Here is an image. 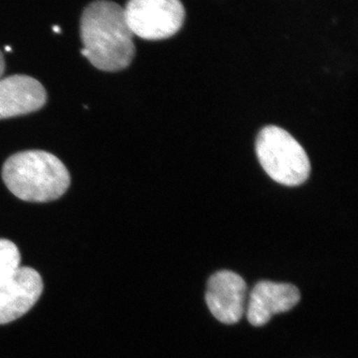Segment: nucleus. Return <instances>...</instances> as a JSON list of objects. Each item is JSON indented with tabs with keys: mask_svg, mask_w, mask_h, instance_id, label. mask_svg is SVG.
<instances>
[{
	"mask_svg": "<svg viewBox=\"0 0 358 358\" xmlns=\"http://www.w3.org/2000/svg\"><path fill=\"white\" fill-rule=\"evenodd\" d=\"M133 35L122 7L109 0H96L86 7L82 15V55L99 70L126 69L136 53Z\"/></svg>",
	"mask_w": 358,
	"mask_h": 358,
	"instance_id": "obj_1",
	"label": "nucleus"
},
{
	"mask_svg": "<svg viewBox=\"0 0 358 358\" xmlns=\"http://www.w3.org/2000/svg\"><path fill=\"white\" fill-rule=\"evenodd\" d=\"M2 179L16 197L36 203L60 199L71 183L64 164L44 150H26L9 157L2 167Z\"/></svg>",
	"mask_w": 358,
	"mask_h": 358,
	"instance_id": "obj_2",
	"label": "nucleus"
},
{
	"mask_svg": "<svg viewBox=\"0 0 358 358\" xmlns=\"http://www.w3.org/2000/svg\"><path fill=\"white\" fill-rule=\"evenodd\" d=\"M256 154L266 173L280 185H301L310 176L307 152L291 134L279 127L268 126L260 131Z\"/></svg>",
	"mask_w": 358,
	"mask_h": 358,
	"instance_id": "obj_3",
	"label": "nucleus"
},
{
	"mask_svg": "<svg viewBox=\"0 0 358 358\" xmlns=\"http://www.w3.org/2000/svg\"><path fill=\"white\" fill-rule=\"evenodd\" d=\"M124 11L131 33L145 40L173 36L185 20L180 0H129Z\"/></svg>",
	"mask_w": 358,
	"mask_h": 358,
	"instance_id": "obj_4",
	"label": "nucleus"
},
{
	"mask_svg": "<svg viewBox=\"0 0 358 358\" xmlns=\"http://www.w3.org/2000/svg\"><path fill=\"white\" fill-rule=\"evenodd\" d=\"M43 287L41 275L29 267H20L0 280V324L29 312L41 296Z\"/></svg>",
	"mask_w": 358,
	"mask_h": 358,
	"instance_id": "obj_5",
	"label": "nucleus"
},
{
	"mask_svg": "<svg viewBox=\"0 0 358 358\" xmlns=\"http://www.w3.org/2000/svg\"><path fill=\"white\" fill-rule=\"evenodd\" d=\"M205 299L212 315L219 322L237 324L246 310V282L232 271H219L208 280Z\"/></svg>",
	"mask_w": 358,
	"mask_h": 358,
	"instance_id": "obj_6",
	"label": "nucleus"
},
{
	"mask_svg": "<svg viewBox=\"0 0 358 358\" xmlns=\"http://www.w3.org/2000/svg\"><path fill=\"white\" fill-rule=\"evenodd\" d=\"M300 300V291L294 285L259 282L249 294L247 319L252 326H265L275 315L289 312Z\"/></svg>",
	"mask_w": 358,
	"mask_h": 358,
	"instance_id": "obj_7",
	"label": "nucleus"
},
{
	"mask_svg": "<svg viewBox=\"0 0 358 358\" xmlns=\"http://www.w3.org/2000/svg\"><path fill=\"white\" fill-rule=\"evenodd\" d=\"M46 101L44 87L34 78L13 75L0 80V120L31 114Z\"/></svg>",
	"mask_w": 358,
	"mask_h": 358,
	"instance_id": "obj_8",
	"label": "nucleus"
},
{
	"mask_svg": "<svg viewBox=\"0 0 358 358\" xmlns=\"http://www.w3.org/2000/svg\"><path fill=\"white\" fill-rule=\"evenodd\" d=\"M20 252L17 246L6 239H0V280L13 274L20 267Z\"/></svg>",
	"mask_w": 358,
	"mask_h": 358,
	"instance_id": "obj_9",
	"label": "nucleus"
},
{
	"mask_svg": "<svg viewBox=\"0 0 358 358\" xmlns=\"http://www.w3.org/2000/svg\"><path fill=\"white\" fill-rule=\"evenodd\" d=\"M4 70H6V61H4L3 55L0 51V78L3 75Z\"/></svg>",
	"mask_w": 358,
	"mask_h": 358,
	"instance_id": "obj_10",
	"label": "nucleus"
},
{
	"mask_svg": "<svg viewBox=\"0 0 358 358\" xmlns=\"http://www.w3.org/2000/svg\"><path fill=\"white\" fill-rule=\"evenodd\" d=\"M53 29H54V31H55V32H57V33L60 32V29H59V27H57V26H54Z\"/></svg>",
	"mask_w": 358,
	"mask_h": 358,
	"instance_id": "obj_11",
	"label": "nucleus"
},
{
	"mask_svg": "<svg viewBox=\"0 0 358 358\" xmlns=\"http://www.w3.org/2000/svg\"><path fill=\"white\" fill-rule=\"evenodd\" d=\"M6 50L7 52H10V51H11V48H10V47H9V46H6Z\"/></svg>",
	"mask_w": 358,
	"mask_h": 358,
	"instance_id": "obj_12",
	"label": "nucleus"
}]
</instances>
